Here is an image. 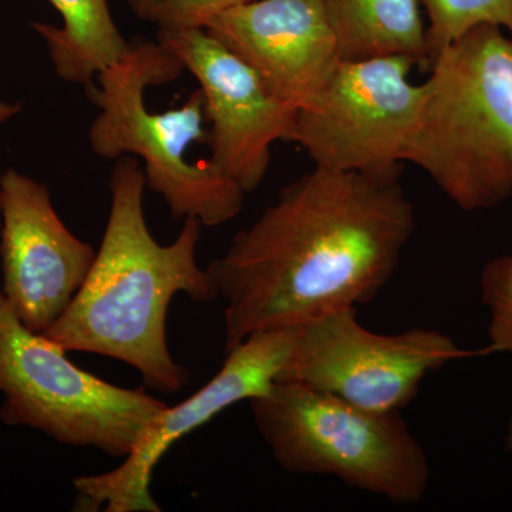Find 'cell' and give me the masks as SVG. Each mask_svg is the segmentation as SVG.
Wrapping results in <instances>:
<instances>
[{"instance_id":"1","label":"cell","mask_w":512,"mask_h":512,"mask_svg":"<svg viewBox=\"0 0 512 512\" xmlns=\"http://www.w3.org/2000/svg\"><path fill=\"white\" fill-rule=\"evenodd\" d=\"M402 171L315 167L232 238L207 268L225 302V352L379 295L416 228Z\"/></svg>"},{"instance_id":"2","label":"cell","mask_w":512,"mask_h":512,"mask_svg":"<svg viewBox=\"0 0 512 512\" xmlns=\"http://www.w3.org/2000/svg\"><path fill=\"white\" fill-rule=\"evenodd\" d=\"M144 170L137 160H117L111 205L99 252L69 308L45 336L66 352H86L127 363L150 389L177 393L190 375L168 349L167 313L177 293L197 303L218 296L197 261L202 224L185 218L177 239L158 244L144 217Z\"/></svg>"},{"instance_id":"3","label":"cell","mask_w":512,"mask_h":512,"mask_svg":"<svg viewBox=\"0 0 512 512\" xmlns=\"http://www.w3.org/2000/svg\"><path fill=\"white\" fill-rule=\"evenodd\" d=\"M409 163L464 211L512 197V37L481 25L430 66Z\"/></svg>"},{"instance_id":"4","label":"cell","mask_w":512,"mask_h":512,"mask_svg":"<svg viewBox=\"0 0 512 512\" xmlns=\"http://www.w3.org/2000/svg\"><path fill=\"white\" fill-rule=\"evenodd\" d=\"M184 72L157 39L130 43L126 55L86 86L99 109L89 143L104 160L141 158L147 187L161 195L173 220L197 218L202 227H218L242 211L245 192L207 160L185 158L192 144L208 140L204 94L197 89L183 106L164 113L148 110L144 100L148 87L173 83Z\"/></svg>"},{"instance_id":"5","label":"cell","mask_w":512,"mask_h":512,"mask_svg":"<svg viewBox=\"0 0 512 512\" xmlns=\"http://www.w3.org/2000/svg\"><path fill=\"white\" fill-rule=\"evenodd\" d=\"M249 406L288 473L336 477L394 504L419 503L429 488L426 451L399 412H372L295 382L272 384Z\"/></svg>"},{"instance_id":"6","label":"cell","mask_w":512,"mask_h":512,"mask_svg":"<svg viewBox=\"0 0 512 512\" xmlns=\"http://www.w3.org/2000/svg\"><path fill=\"white\" fill-rule=\"evenodd\" d=\"M66 350L0 309V420L73 447L126 458L168 404L143 389L114 386L74 366Z\"/></svg>"},{"instance_id":"7","label":"cell","mask_w":512,"mask_h":512,"mask_svg":"<svg viewBox=\"0 0 512 512\" xmlns=\"http://www.w3.org/2000/svg\"><path fill=\"white\" fill-rule=\"evenodd\" d=\"M470 352L433 329L380 335L360 325L356 308L296 325L291 359L278 382H295L372 412H400L431 372Z\"/></svg>"},{"instance_id":"8","label":"cell","mask_w":512,"mask_h":512,"mask_svg":"<svg viewBox=\"0 0 512 512\" xmlns=\"http://www.w3.org/2000/svg\"><path fill=\"white\" fill-rule=\"evenodd\" d=\"M404 57L340 62L311 107L299 110L293 143L315 167L383 171L409 163L426 86Z\"/></svg>"},{"instance_id":"9","label":"cell","mask_w":512,"mask_h":512,"mask_svg":"<svg viewBox=\"0 0 512 512\" xmlns=\"http://www.w3.org/2000/svg\"><path fill=\"white\" fill-rule=\"evenodd\" d=\"M295 335L296 326L265 330L229 350L220 372L183 403L161 412L119 467L74 478L79 510L160 512L150 484L161 458L228 407L268 392L288 366Z\"/></svg>"},{"instance_id":"10","label":"cell","mask_w":512,"mask_h":512,"mask_svg":"<svg viewBox=\"0 0 512 512\" xmlns=\"http://www.w3.org/2000/svg\"><path fill=\"white\" fill-rule=\"evenodd\" d=\"M157 40L200 84L210 124L208 164L245 194L255 191L268 173L272 146L292 141L299 110L205 29L158 32Z\"/></svg>"},{"instance_id":"11","label":"cell","mask_w":512,"mask_h":512,"mask_svg":"<svg viewBox=\"0 0 512 512\" xmlns=\"http://www.w3.org/2000/svg\"><path fill=\"white\" fill-rule=\"evenodd\" d=\"M97 252L64 225L49 188L8 168L0 175V258L5 301L45 335L82 288Z\"/></svg>"},{"instance_id":"12","label":"cell","mask_w":512,"mask_h":512,"mask_svg":"<svg viewBox=\"0 0 512 512\" xmlns=\"http://www.w3.org/2000/svg\"><path fill=\"white\" fill-rule=\"evenodd\" d=\"M205 30L298 110L315 103L340 63L325 0H254Z\"/></svg>"},{"instance_id":"13","label":"cell","mask_w":512,"mask_h":512,"mask_svg":"<svg viewBox=\"0 0 512 512\" xmlns=\"http://www.w3.org/2000/svg\"><path fill=\"white\" fill-rule=\"evenodd\" d=\"M340 62L404 57L429 70L420 0H325Z\"/></svg>"},{"instance_id":"14","label":"cell","mask_w":512,"mask_h":512,"mask_svg":"<svg viewBox=\"0 0 512 512\" xmlns=\"http://www.w3.org/2000/svg\"><path fill=\"white\" fill-rule=\"evenodd\" d=\"M62 25L32 23L49 52L55 73L63 82L83 84L126 55L124 39L109 8V0H49Z\"/></svg>"},{"instance_id":"15","label":"cell","mask_w":512,"mask_h":512,"mask_svg":"<svg viewBox=\"0 0 512 512\" xmlns=\"http://www.w3.org/2000/svg\"><path fill=\"white\" fill-rule=\"evenodd\" d=\"M421 3L429 18L430 66L448 45L477 26H498L512 37V0H421Z\"/></svg>"},{"instance_id":"16","label":"cell","mask_w":512,"mask_h":512,"mask_svg":"<svg viewBox=\"0 0 512 512\" xmlns=\"http://www.w3.org/2000/svg\"><path fill=\"white\" fill-rule=\"evenodd\" d=\"M134 15L158 32L205 29L211 20L254 0H127Z\"/></svg>"},{"instance_id":"17","label":"cell","mask_w":512,"mask_h":512,"mask_svg":"<svg viewBox=\"0 0 512 512\" xmlns=\"http://www.w3.org/2000/svg\"><path fill=\"white\" fill-rule=\"evenodd\" d=\"M481 298L490 309V345L485 352L512 355V256H498L484 266Z\"/></svg>"},{"instance_id":"18","label":"cell","mask_w":512,"mask_h":512,"mask_svg":"<svg viewBox=\"0 0 512 512\" xmlns=\"http://www.w3.org/2000/svg\"><path fill=\"white\" fill-rule=\"evenodd\" d=\"M20 111H22V106H20V104L9 103V101L0 99V126L8 123V121L12 120L13 117L18 116Z\"/></svg>"},{"instance_id":"19","label":"cell","mask_w":512,"mask_h":512,"mask_svg":"<svg viewBox=\"0 0 512 512\" xmlns=\"http://www.w3.org/2000/svg\"><path fill=\"white\" fill-rule=\"evenodd\" d=\"M508 447H512V426L510 427V436H508Z\"/></svg>"},{"instance_id":"20","label":"cell","mask_w":512,"mask_h":512,"mask_svg":"<svg viewBox=\"0 0 512 512\" xmlns=\"http://www.w3.org/2000/svg\"><path fill=\"white\" fill-rule=\"evenodd\" d=\"M3 303H5V296L0 292V309H2Z\"/></svg>"}]
</instances>
